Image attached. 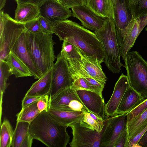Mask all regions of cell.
<instances>
[{
  "label": "cell",
  "instance_id": "cell-1",
  "mask_svg": "<svg viewBox=\"0 0 147 147\" xmlns=\"http://www.w3.org/2000/svg\"><path fill=\"white\" fill-rule=\"evenodd\" d=\"M53 33L60 40L66 41L79 49L87 57L103 62L104 54L101 42L94 33L67 19L53 23Z\"/></svg>",
  "mask_w": 147,
  "mask_h": 147
},
{
  "label": "cell",
  "instance_id": "cell-2",
  "mask_svg": "<svg viewBox=\"0 0 147 147\" xmlns=\"http://www.w3.org/2000/svg\"><path fill=\"white\" fill-rule=\"evenodd\" d=\"M67 126L59 122L44 111L30 123L29 133L49 147H66L70 136L67 131Z\"/></svg>",
  "mask_w": 147,
  "mask_h": 147
},
{
  "label": "cell",
  "instance_id": "cell-3",
  "mask_svg": "<svg viewBox=\"0 0 147 147\" xmlns=\"http://www.w3.org/2000/svg\"><path fill=\"white\" fill-rule=\"evenodd\" d=\"M52 34L25 31L27 45L33 60L42 76L52 67L56 58Z\"/></svg>",
  "mask_w": 147,
  "mask_h": 147
},
{
  "label": "cell",
  "instance_id": "cell-4",
  "mask_svg": "<svg viewBox=\"0 0 147 147\" xmlns=\"http://www.w3.org/2000/svg\"><path fill=\"white\" fill-rule=\"evenodd\" d=\"M102 44L104 54L103 62L113 73H119L124 65L120 62L119 47L118 43L113 18H104L101 29L94 31Z\"/></svg>",
  "mask_w": 147,
  "mask_h": 147
},
{
  "label": "cell",
  "instance_id": "cell-5",
  "mask_svg": "<svg viewBox=\"0 0 147 147\" xmlns=\"http://www.w3.org/2000/svg\"><path fill=\"white\" fill-rule=\"evenodd\" d=\"M124 67L130 87L144 100L147 98V61L136 51L127 53Z\"/></svg>",
  "mask_w": 147,
  "mask_h": 147
},
{
  "label": "cell",
  "instance_id": "cell-6",
  "mask_svg": "<svg viewBox=\"0 0 147 147\" xmlns=\"http://www.w3.org/2000/svg\"><path fill=\"white\" fill-rule=\"evenodd\" d=\"M109 117L107 116L102 131L98 133L80 121L70 125L73 138L69 143L71 147H101L102 138Z\"/></svg>",
  "mask_w": 147,
  "mask_h": 147
},
{
  "label": "cell",
  "instance_id": "cell-7",
  "mask_svg": "<svg viewBox=\"0 0 147 147\" xmlns=\"http://www.w3.org/2000/svg\"><path fill=\"white\" fill-rule=\"evenodd\" d=\"M4 24L0 27V60H5L21 34L26 30L25 24L18 22L3 13Z\"/></svg>",
  "mask_w": 147,
  "mask_h": 147
},
{
  "label": "cell",
  "instance_id": "cell-8",
  "mask_svg": "<svg viewBox=\"0 0 147 147\" xmlns=\"http://www.w3.org/2000/svg\"><path fill=\"white\" fill-rule=\"evenodd\" d=\"M49 108L69 111L86 110L76 90L71 87L61 89L52 97H49Z\"/></svg>",
  "mask_w": 147,
  "mask_h": 147
},
{
  "label": "cell",
  "instance_id": "cell-9",
  "mask_svg": "<svg viewBox=\"0 0 147 147\" xmlns=\"http://www.w3.org/2000/svg\"><path fill=\"white\" fill-rule=\"evenodd\" d=\"M52 82L49 95L51 97L59 91L65 88L71 87L73 80L68 63L60 53L52 68Z\"/></svg>",
  "mask_w": 147,
  "mask_h": 147
},
{
  "label": "cell",
  "instance_id": "cell-10",
  "mask_svg": "<svg viewBox=\"0 0 147 147\" xmlns=\"http://www.w3.org/2000/svg\"><path fill=\"white\" fill-rule=\"evenodd\" d=\"M147 24V16L132 19L123 32L122 45L119 47L121 56L124 61L127 53L133 47L139 34Z\"/></svg>",
  "mask_w": 147,
  "mask_h": 147
},
{
  "label": "cell",
  "instance_id": "cell-11",
  "mask_svg": "<svg viewBox=\"0 0 147 147\" xmlns=\"http://www.w3.org/2000/svg\"><path fill=\"white\" fill-rule=\"evenodd\" d=\"M126 114L110 117L102 138L101 147H114L119 135L127 128Z\"/></svg>",
  "mask_w": 147,
  "mask_h": 147
},
{
  "label": "cell",
  "instance_id": "cell-12",
  "mask_svg": "<svg viewBox=\"0 0 147 147\" xmlns=\"http://www.w3.org/2000/svg\"><path fill=\"white\" fill-rule=\"evenodd\" d=\"M129 0H113L114 20L118 43L122 45L124 31L130 22L132 16L129 7Z\"/></svg>",
  "mask_w": 147,
  "mask_h": 147
},
{
  "label": "cell",
  "instance_id": "cell-13",
  "mask_svg": "<svg viewBox=\"0 0 147 147\" xmlns=\"http://www.w3.org/2000/svg\"><path fill=\"white\" fill-rule=\"evenodd\" d=\"M76 93L86 109L105 121V101L103 97L96 92L84 90H76Z\"/></svg>",
  "mask_w": 147,
  "mask_h": 147
},
{
  "label": "cell",
  "instance_id": "cell-14",
  "mask_svg": "<svg viewBox=\"0 0 147 147\" xmlns=\"http://www.w3.org/2000/svg\"><path fill=\"white\" fill-rule=\"evenodd\" d=\"M38 7L40 16L53 23L72 16L71 10L55 0H44Z\"/></svg>",
  "mask_w": 147,
  "mask_h": 147
},
{
  "label": "cell",
  "instance_id": "cell-15",
  "mask_svg": "<svg viewBox=\"0 0 147 147\" xmlns=\"http://www.w3.org/2000/svg\"><path fill=\"white\" fill-rule=\"evenodd\" d=\"M25 30L14 44L11 51L27 67L34 78L39 79L43 76L35 65L28 48L25 38Z\"/></svg>",
  "mask_w": 147,
  "mask_h": 147
},
{
  "label": "cell",
  "instance_id": "cell-16",
  "mask_svg": "<svg viewBox=\"0 0 147 147\" xmlns=\"http://www.w3.org/2000/svg\"><path fill=\"white\" fill-rule=\"evenodd\" d=\"M71 8L72 16L78 19L85 28L95 31L100 30L102 27L104 18L95 15L85 5Z\"/></svg>",
  "mask_w": 147,
  "mask_h": 147
},
{
  "label": "cell",
  "instance_id": "cell-17",
  "mask_svg": "<svg viewBox=\"0 0 147 147\" xmlns=\"http://www.w3.org/2000/svg\"><path fill=\"white\" fill-rule=\"evenodd\" d=\"M130 87L127 76L121 73L115 83L112 94L105 105V113L109 117L116 115L120 102L126 90Z\"/></svg>",
  "mask_w": 147,
  "mask_h": 147
},
{
  "label": "cell",
  "instance_id": "cell-18",
  "mask_svg": "<svg viewBox=\"0 0 147 147\" xmlns=\"http://www.w3.org/2000/svg\"><path fill=\"white\" fill-rule=\"evenodd\" d=\"M81 64L86 72L92 78L105 84L107 78L103 71L99 61L87 57L79 49Z\"/></svg>",
  "mask_w": 147,
  "mask_h": 147
},
{
  "label": "cell",
  "instance_id": "cell-19",
  "mask_svg": "<svg viewBox=\"0 0 147 147\" xmlns=\"http://www.w3.org/2000/svg\"><path fill=\"white\" fill-rule=\"evenodd\" d=\"M144 100L130 87L125 92L118 107L116 115L127 113Z\"/></svg>",
  "mask_w": 147,
  "mask_h": 147
},
{
  "label": "cell",
  "instance_id": "cell-20",
  "mask_svg": "<svg viewBox=\"0 0 147 147\" xmlns=\"http://www.w3.org/2000/svg\"><path fill=\"white\" fill-rule=\"evenodd\" d=\"M52 68L34 83L25 96L42 97L49 94L51 85Z\"/></svg>",
  "mask_w": 147,
  "mask_h": 147
},
{
  "label": "cell",
  "instance_id": "cell-21",
  "mask_svg": "<svg viewBox=\"0 0 147 147\" xmlns=\"http://www.w3.org/2000/svg\"><path fill=\"white\" fill-rule=\"evenodd\" d=\"M40 16L38 6L31 4L18 3L15 11L14 19L18 22L25 24L38 18Z\"/></svg>",
  "mask_w": 147,
  "mask_h": 147
},
{
  "label": "cell",
  "instance_id": "cell-22",
  "mask_svg": "<svg viewBox=\"0 0 147 147\" xmlns=\"http://www.w3.org/2000/svg\"><path fill=\"white\" fill-rule=\"evenodd\" d=\"M85 111H69L49 108L47 112L59 122L69 127L74 123L80 121L83 117Z\"/></svg>",
  "mask_w": 147,
  "mask_h": 147
},
{
  "label": "cell",
  "instance_id": "cell-23",
  "mask_svg": "<svg viewBox=\"0 0 147 147\" xmlns=\"http://www.w3.org/2000/svg\"><path fill=\"white\" fill-rule=\"evenodd\" d=\"M85 5L98 16L114 18L113 0H86Z\"/></svg>",
  "mask_w": 147,
  "mask_h": 147
},
{
  "label": "cell",
  "instance_id": "cell-24",
  "mask_svg": "<svg viewBox=\"0 0 147 147\" xmlns=\"http://www.w3.org/2000/svg\"><path fill=\"white\" fill-rule=\"evenodd\" d=\"M5 61L16 78L33 76L27 67L11 51Z\"/></svg>",
  "mask_w": 147,
  "mask_h": 147
},
{
  "label": "cell",
  "instance_id": "cell-25",
  "mask_svg": "<svg viewBox=\"0 0 147 147\" xmlns=\"http://www.w3.org/2000/svg\"><path fill=\"white\" fill-rule=\"evenodd\" d=\"M147 125V109L127 122L128 140L131 139Z\"/></svg>",
  "mask_w": 147,
  "mask_h": 147
},
{
  "label": "cell",
  "instance_id": "cell-26",
  "mask_svg": "<svg viewBox=\"0 0 147 147\" xmlns=\"http://www.w3.org/2000/svg\"><path fill=\"white\" fill-rule=\"evenodd\" d=\"M30 123L24 121H17L13 131L12 147H21L24 139L29 133Z\"/></svg>",
  "mask_w": 147,
  "mask_h": 147
},
{
  "label": "cell",
  "instance_id": "cell-27",
  "mask_svg": "<svg viewBox=\"0 0 147 147\" xmlns=\"http://www.w3.org/2000/svg\"><path fill=\"white\" fill-rule=\"evenodd\" d=\"M38 101L22 107L16 115L17 121H24L30 123L40 113L37 107Z\"/></svg>",
  "mask_w": 147,
  "mask_h": 147
},
{
  "label": "cell",
  "instance_id": "cell-28",
  "mask_svg": "<svg viewBox=\"0 0 147 147\" xmlns=\"http://www.w3.org/2000/svg\"><path fill=\"white\" fill-rule=\"evenodd\" d=\"M0 117H1L2 99L3 93L9 84L7 81L12 74L5 60H0Z\"/></svg>",
  "mask_w": 147,
  "mask_h": 147
},
{
  "label": "cell",
  "instance_id": "cell-29",
  "mask_svg": "<svg viewBox=\"0 0 147 147\" xmlns=\"http://www.w3.org/2000/svg\"><path fill=\"white\" fill-rule=\"evenodd\" d=\"M0 147L11 146L13 131L9 121L4 119L1 125Z\"/></svg>",
  "mask_w": 147,
  "mask_h": 147
},
{
  "label": "cell",
  "instance_id": "cell-30",
  "mask_svg": "<svg viewBox=\"0 0 147 147\" xmlns=\"http://www.w3.org/2000/svg\"><path fill=\"white\" fill-rule=\"evenodd\" d=\"M80 121L99 133L102 131L105 125V121L87 110L85 111Z\"/></svg>",
  "mask_w": 147,
  "mask_h": 147
},
{
  "label": "cell",
  "instance_id": "cell-31",
  "mask_svg": "<svg viewBox=\"0 0 147 147\" xmlns=\"http://www.w3.org/2000/svg\"><path fill=\"white\" fill-rule=\"evenodd\" d=\"M129 7L134 19L147 16V0H129Z\"/></svg>",
  "mask_w": 147,
  "mask_h": 147
},
{
  "label": "cell",
  "instance_id": "cell-32",
  "mask_svg": "<svg viewBox=\"0 0 147 147\" xmlns=\"http://www.w3.org/2000/svg\"><path fill=\"white\" fill-rule=\"evenodd\" d=\"M71 87L76 90H84L97 92L96 89L82 77L78 78L73 80Z\"/></svg>",
  "mask_w": 147,
  "mask_h": 147
},
{
  "label": "cell",
  "instance_id": "cell-33",
  "mask_svg": "<svg viewBox=\"0 0 147 147\" xmlns=\"http://www.w3.org/2000/svg\"><path fill=\"white\" fill-rule=\"evenodd\" d=\"M147 109V98L131 111L126 114L127 122L133 119Z\"/></svg>",
  "mask_w": 147,
  "mask_h": 147
},
{
  "label": "cell",
  "instance_id": "cell-34",
  "mask_svg": "<svg viewBox=\"0 0 147 147\" xmlns=\"http://www.w3.org/2000/svg\"><path fill=\"white\" fill-rule=\"evenodd\" d=\"M25 26L26 30L28 32L33 33L42 32L38 18L25 23Z\"/></svg>",
  "mask_w": 147,
  "mask_h": 147
},
{
  "label": "cell",
  "instance_id": "cell-35",
  "mask_svg": "<svg viewBox=\"0 0 147 147\" xmlns=\"http://www.w3.org/2000/svg\"><path fill=\"white\" fill-rule=\"evenodd\" d=\"M42 32L47 34L53 33V23L40 16L38 18Z\"/></svg>",
  "mask_w": 147,
  "mask_h": 147
},
{
  "label": "cell",
  "instance_id": "cell-36",
  "mask_svg": "<svg viewBox=\"0 0 147 147\" xmlns=\"http://www.w3.org/2000/svg\"><path fill=\"white\" fill-rule=\"evenodd\" d=\"M128 139V134L127 128L119 136L114 147H126Z\"/></svg>",
  "mask_w": 147,
  "mask_h": 147
},
{
  "label": "cell",
  "instance_id": "cell-37",
  "mask_svg": "<svg viewBox=\"0 0 147 147\" xmlns=\"http://www.w3.org/2000/svg\"><path fill=\"white\" fill-rule=\"evenodd\" d=\"M49 95H46L41 97L37 103L38 108L41 113L45 111L47 112L49 106Z\"/></svg>",
  "mask_w": 147,
  "mask_h": 147
},
{
  "label": "cell",
  "instance_id": "cell-38",
  "mask_svg": "<svg viewBox=\"0 0 147 147\" xmlns=\"http://www.w3.org/2000/svg\"><path fill=\"white\" fill-rule=\"evenodd\" d=\"M147 129V125L140 132L131 139L128 140L126 147H136L138 144Z\"/></svg>",
  "mask_w": 147,
  "mask_h": 147
},
{
  "label": "cell",
  "instance_id": "cell-39",
  "mask_svg": "<svg viewBox=\"0 0 147 147\" xmlns=\"http://www.w3.org/2000/svg\"><path fill=\"white\" fill-rule=\"evenodd\" d=\"M86 0H61V3L69 9L79 5H85Z\"/></svg>",
  "mask_w": 147,
  "mask_h": 147
},
{
  "label": "cell",
  "instance_id": "cell-40",
  "mask_svg": "<svg viewBox=\"0 0 147 147\" xmlns=\"http://www.w3.org/2000/svg\"><path fill=\"white\" fill-rule=\"evenodd\" d=\"M41 97L25 96L22 101V107H25L34 102L38 100Z\"/></svg>",
  "mask_w": 147,
  "mask_h": 147
},
{
  "label": "cell",
  "instance_id": "cell-41",
  "mask_svg": "<svg viewBox=\"0 0 147 147\" xmlns=\"http://www.w3.org/2000/svg\"><path fill=\"white\" fill-rule=\"evenodd\" d=\"M33 139L32 137L29 133L23 140L21 147H31Z\"/></svg>",
  "mask_w": 147,
  "mask_h": 147
},
{
  "label": "cell",
  "instance_id": "cell-42",
  "mask_svg": "<svg viewBox=\"0 0 147 147\" xmlns=\"http://www.w3.org/2000/svg\"><path fill=\"white\" fill-rule=\"evenodd\" d=\"M17 4L28 3L39 6L44 0H15Z\"/></svg>",
  "mask_w": 147,
  "mask_h": 147
},
{
  "label": "cell",
  "instance_id": "cell-43",
  "mask_svg": "<svg viewBox=\"0 0 147 147\" xmlns=\"http://www.w3.org/2000/svg\"><path fill=\"white\" fill-rule=\"evenodd\" d=\"M137 147H147V129L140 139Z\"/></svg>",
  "mask_w": 147,
  "mask_h": 147
},
{
  "label": "cell",
  "instance_id": "cell-44",
  "mask_svg": "<svg viewBox=\"0 0 147 147\" xmlns=\"http://www.w3.org/2000/svg\"><path fill=\"white\" fill-rule=\"evenodd\" d=\"M7 0H0V10L4 7Z\"/></svg>",
  "mask_w": 147,
  "mask_h": 147
},
{
  "label": "cell",
  "instance_id": "cell-45",
  "mask_svg": "<svg viewBox=\"0 0 147 147\" xmlns=\"http://www.w3.org/2000/svg\"><path fill=\"white\" fill-rule=\"evenodd\" d=\"M55 0L57 1H58L59 3H61V0Z\"/></svg>",
  "mask_w": 147,
  "mask_h": 147
},
{
  "label": "cell",
  "instance_id": "cell-46",
  "mask_svg": "<svg viewBox=\"0 0 147 147\" xmlns=\"http://www.w3.org/2000/svg\"><path fill=\"white\" fill-rule=\"evenodd\" d=\"M145 30L147 32V27L145 28Z\"/></svg>",
  "mask_w": 147,
  "mask_h": 147
}]
</instances>
